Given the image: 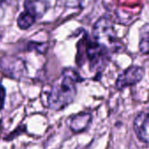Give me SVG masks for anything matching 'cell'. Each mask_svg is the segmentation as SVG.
<instances>
[{
  "label": "cell",
  "instance_id": "4",
  "mask_svg": "<svg viewBox=\"0 0 149 149\" xmlns=\"http://www.w3.org/2000/svg\"><path fill=\"white\" fill-rule=\"evenodd\" d=\"M87 56L91 61V68H104L108 60L109 51L98 43L90 42L86 48Z\"/></svg>",
  "mask_w": 149,
  "mask_h": 149
},
{
  "label": "cell",
  "instance_id": "7",
  "mask_svg": "<svg viewBox=\"0 0 149 149\" xmlns=\"http://www.w3.org/2000/svg\"><path fill=\"white\" fill-rule=\"evenodd\" d=\"M91 122V115L90 113L83 112L71 118L70 128L74 132H81L88 127Z\"/></svg>",
  "mask_w": 149,
  "mask_h": 149
},
{
  "label": "cell",
  "instance_id": "10",
  "mask_svg": "<svg viewBox=\"0 0 149 149\" xmlns=\"http://www.w3.org/2000/svg\"><path fill=\"white\" fill-rule=\"evenodd\" d=\"M31 50H36L39 53H45L47 49V43H38V42H30L28 46Z\"/></svg>",
  "mask_w": 149,
  "mask_h": 149
},
{
  "label": "cell",
  "instance_id": "12",
  "mask_svg": "<svg viewBox=\"0 0 149 149\" xmlns=\"http://www.w3.org/2000/svg\"><path fill=\"white\" fill-rule=\"evenodd\" d=\"M10 0H0V12H3L5 10V7L9 5Z\"/></svg>",
  "mask_w": 149,
  "mask_h": 149
},
{
  "label": "cell",
  "instance_id": "2",
  "mask_svg": "<svg viewBox=\"0 0 149 149\" xmlns=\"http://www.w3.org/2000/svg\"><path fill=\"white\" fill-rule=\"evenodd\" d=\"M93 36L96 42L110 51H117L121 44L117 37L112 19L108 16L101 17L93 26Z\"/></svg>",
  "mask_w": 149,
  "mask_h": 149
},
{
  "label": "cell",
  "instance_id": "6",
  "mask_svg": "<svg viewBox=\"0 0 149 149\" xmlns=\"http://www.w3.org/2000/svg\"><path fill=\"white\" fill-rule=\"evenodd\" d=\"M24 7L26 13L37 19L46 13L49 8V4L47 0H25Z\"/></svg>",
  "mask_w": 149,
  "mask_h": 149
},
{
  "label": "cell",
  "instance_id": "9",
  "mask_svg": "<svg viewBox=\"0 0 149 149\" xmlns=\"http://www.w3.org/2000/svg\"><path fill=\"white\" fill-rule=\"evenodd\" d=\"M36 21V19L33 18L32 15H30L29 13L24 12L22 13H20V15L18 18V26L20 29L26 30L28 29L29 27H31Z\"/></svg>",
  "mask_w": 149,
  "mask_h": 149
},
{
  "label": "cell",
  "instance_id": "3",
  "mask_svg": "<svg viewBox=\"0 0 149 149\" xmlns=\"http://www.w3.org/2000/svg\"><path fill=\"white\" fill-rule=\"evenodd\" d=\"M145 69L141 67L132 66L125 70L117 79L116 87L118 90L125 89V87L138 84L144 77Z\"/></svg>",
  "mask_w": 149,
  "mask_h": 149
},
{
  "label": "cell",
  "instance_id": "1",
  "mask_svg": "<svg viewBox=\"0 0 149 149\" xmlns=\"http://www.w3.org/2000/svg\"><path fill=\"white\" fill-rule=\"evenodd\" d=\"M82 80V77L74 69H64L61 77L50 91L47 98L49 108L54 111H61L70 104L77 96L76 84Z\"/></svg>",
  "mask_w": 149,
  "mask_h": 149
},
{
  "label": "cell",
  "instance_id": "11",
  "mask_svg": "<svg viewBox=\"0 0 149 149\" xmlns=\"http://www.w3.org/2000/svg\"><path fill=\"white\" fill-rule=\"evenodd\" d=\"M58 2L67 7H78L83 4L84 0H58Z\"/></svg>",
  "mask_w": 149,
  "mask_h": 149
},
{
  "label": "cell",
  "instance_id": "5",
  "mask_svg": "<svg viewBox=\"0 0 149 149\" xmlns=\"http://www.w3.org/2000/svg\"><path fill=\"white\" fill-rule=\"evenodd\" d=\"M133 128L137 137L141 141L149 144V112L138 115L134 120Z\"/></svg>",
  "mask_w": 149,
  "mask_h": 149
},
{
  "label": "cell",
  "instance_id": "8",
  "mask_svg": "<svg viewBox=\"0 0 149 149\" xmlns=\"http://www.w3.org/2000/svg\"><path fill=\"white\" fill-rule=\"evenodd\" d=\"M139 47L143 54H149V24H145L139 30Z\"/></svg>",
  "mask_w": 149,
  "mask_h": 149
}]
</instances>
